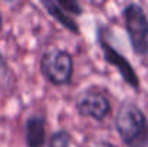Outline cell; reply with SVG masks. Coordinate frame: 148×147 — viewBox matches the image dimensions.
<instances>
[{
    "label": "cell",
    "mask_w": 148,
    "mask_h": 147,
    "mask_svg": "<svg viewBox=\"0 0 148 147\" xmlns=\"http://www.w3.org/2000/svg\"><path fill=\"white\" fill-rule=\"evenodd\" d=\"M115 128L127 147H148V121L137 104L125 101L119 105Z\"/></svg>",
    "instance_id": "cell-1"
},
{
    "label": "cell",
    "mask_w": 148,
    "mask_h": 147,
    "mask_svg": "<svg viewBox=\"0 0 148 147\" xmlns=\"http://www.w3.org/2000/svg\"><path fill=\"white\" fill-rule=\"evenodd\" d=\"M42 75L53 85L69 84L73 75V59L66 50L58 48L48 49L40 59Z\"/></svg>",
    "instance_id": "cell-2"
},
{
    "label": "cell",
    "mask_w": 148,
    "mask_h": 147,
    "mask_svg": "<svg viewBox=\"0 0 148 147\" xmlns=\"http://www.w3.org/2000/svg\"><path fill=\"white\" fill-rule=\"evenodd\" d=\"M125 28L128 32V38L134 53L138 56L148 55V17L144 9L140 4L131 3L128 4L124 12Z\"/></svg>",
    "instance_id": "cell-3"
},
{
    "label": "cell",
    "mask_w": 148,
    "mask_h": 147,
    "mask_svg": "<svg viewBox=\"0 0 148 147\" xmlns=\"http://www.w3.org/2000/svg\"><path fill=\"white\" fill-rule=\"evenodd\" d=\"M98 43H99L101 50H102V53H103V59L109 65H112L114 68H116V71L119 72L121 78L130 87H132L134 90H140V78H138L135 69L132 68V65L130 63V61L124 55H121L116 49L103 38V33L101 32V29H98Z\"/></svg>",
    "instance_id": "cell-4"
},
{
    "label": "cell",
    "mask_w": 148,
    "mask_h": 147,
    "mask_svg": "<svg viewBox=\"0 0 148 147\" xmlns=\"http://www.w3.org/2000/svg\"><path fill=\"white\" fill-rule=\"evenodd\" d=\"M76 110L82 117H89L97 121L106 118L111 112V102L108 97L99 91H84L76 99Z\"/></svg>",
    "instance_id": "cell-5"
},
{
    "label": "cell",
    "mask_w": 148,
    "mask_h": 147,
    "mask_svg": "<svg viewBox=\"0 0 148 147\" xmlns=\"http://www.w3.org/2000/svg\"><path fill=\"white\" fill-rule=\"evenodd\" d=\"M46 120L45 115L35 114L30 115L25 124L26 144L27 147H43L46 140Z\"/></svg>",
    "instance_id": "cell-6"
},
{
    "label": "cell",
    "mask_w": 148,
    "mask_h": 147,
    "mask_svg": "<svg viewBox=\"0 0 148 147\" xmlns=\"http://www.w3.org/2000/svg\"><path fill=\"white\" fill-rule=\"evenodd\" d=\"M42 6L46 9V12L49 13L52 17H55L63 28H66L69 32L78 35L79 33V28H78V23L75 22V19L72 16H69V13H66L58 1L55 0H42Z\"/></svg>",
    "instance_id": "cell-7"
},
{
    "label": "cell",
    "mask_w": 148,
    "mask_h": 147,
    "mask_svg": "<svg viewBox=\"0 0 148 147\" xmlns=\"http://www.w3.org/2000/svg\"><path fill=\"white\" fill-rule=\"evenodd\" d=\"M13 85H14V74L0 52V88H12Z\"/></svg>",
    "instance_id": "cell-8"
},
{
    "label": "cell",
    "mask_w": 148,
    "mask_h": 147,
    "mask_svg": "<svg viewBox=\"0 0 148 147\" xmlns=\"http://www.w3.org/2000/svg\"><path fill=\"white\" fill-rule=\"evenodd\" d=\"M71 146V136L63 131V130H59L56 133L52 134L49 140V144L48 147H69Z\"/></svg>",
    "instance_id": "cell-9"
},
{
    "label": "cell",
    "mask_w": 148,
    "mask_h": 147,
    "mask_svg": "<svg viewBox=\"0 0 148 147\" xmlns=\"http://www.w3.org/2000/svg\"><path fill=\"white\" fill-rule=\"evenodd\" d=\"M59 6L66 12V13H72V14H82V7L79 6V3L73 1V0H66V1H58Z\"/></svg>",
    "instance_id": "cell-10"
},
{
    "label": "cell",
    "mask_w": 148,
    "mask_h": 147,
    "mask_svg": "<svg viewBox=\"0 0 148 147\" xmlns=\"http://www.w3.org/2000/svg\"><path fill=\"white\" fill-rule=\"evenodd\" d=\"M98 147H116V146H114V144L109 143V141H101L98 144Z\"/></svg>",
    "instance_id": "cell-11"
},
{
    "label": "cell",
    "mask_w": 148,
    "mask_h": 147,
    "mask_svg": "<svg viewBox=\"0 0 148 147\" xmlns=\"http://www.w3.org/2000/svg\"><path fill=\"white\" fill-rule=\"evenodd\" d=\"M1 28H3V16L0 13V30H1Z\"/></svg>",
    "instance_id": "cell-12"
}]
</instances>
